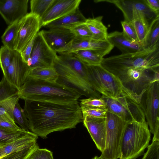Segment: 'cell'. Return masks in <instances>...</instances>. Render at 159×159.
<instances>
[{"mask_svg":"<svg viewBox=\"0 0 159 159\" xmlns=\"http://www.w3.org/2000/svg\"><path fill=\"white\" fill-rule=\"evenodd\" d=\"M24 110L30 131L43 139L53 132L75 128L83 122L78 102L61 103L25 100Z\"/></svg>","mask_w":159,"mask_h":159,"instance_id":"cell-1","label":"cell"},{"mask_svg":"<svg viewBox=\"0 0 159 159\" xmlns=\"http://www.w3.org/2000/svg\"><path fill=\"white\" fill-rule=\"evenodd\" d=\"M53 67L58 75L57 82L73 88L87 97L100 98L90 84L87 66L72 53L58 55Z\"/></svg>","mask_w":159,"mask_h":159,"instance_id":"cell-2","label":"cell"},{"mask_svg":"<svg viewBox=\"0 0 159 159\" xmlns=\"http://www.w3.org/2000/svg\"><path fill=\"white\" fill-rule=\"evenodd\" d=\"M20 98L25 100L69 103L78 102L82 95L64 84L27 79L18 90Z\"/></svg>","mask_w":159,"mask_h":159,"instance_id":"cell-3","label":"cell"},{"mask_svg":"<svg viewBox=\"0 0 159 159\" xmlns=\"http://www.w3.org/2000/svg\"><path fill=\"white\" fill-rule=\"evenodd\" d=\"M87 66L90 84L97 92L122 103L130 99L140 104L141 98L125 87L115 75L101 65Z\"/></svg>","mask_w":159,"mask_h":159,"instance_id":"cell-4","label":"cell"},{"mask_svg":"<svg viewBox=\"0 0 159 159\" xmlns=\"http://www.w3.org/2000/svg\"><path fill=\"white\" fill-rule=\"evenodd\" d=\"M101 65L109 72L131 68H159V42L135 52L103 58Z\"/></svg>","mask_w":159,"mask_h":159,"instance_id":"cell-5","label":"cell"},{"mask_svg":"<svg viewBox=\"0 0 159 159\" xmlns=\"http://www.w3.org/2000/svg\"><path fill=\"white\" fill-rule=\"evenodd\" d=\"M151 132L146 120L128 123L123 135L120 159H136L144 153L149 146Z\"/></svg>","mask_w":159,"mask_h":159,"instance_id":"cell-6","label":"cell"},{"mask_svg":"<svg viewBox=\"0 0 159 159\" xmlns=\"http://www.w3.org/2000/svg\"><path fill=\"white\" fill-rule=\"evenodd\" d=\"M159 68H131L110 72L118 77L125 87L142 98L151 84L159 81Z\"/></svg>","mask_w":159,"mask_h":159,"instance_id":"cell-7","label":"cell"},{"mask_svg":"<svg viewBox=\"0 0 159 159\" xmlns=\"http://www.w3.org/2000/svg\"><path fill=\"white\" fill-rule=\"evenodd\" d=\"M106 119L105 146L100 157L103 159L120 158L122 138L125 128L129 122L108 111Z\"/></svg>","mask_w":159,"mask_h":159,"instance_id":"cell-8","label":"cell"},{"mask_svg":"<svg viewBox=\"0 0 159 159\" xmlns=\"http://www.w3.org/2000/svg\"><path fill=\"white\" fill-rule=\"evenodd\" d=\"M159 81L151 84L143 94L140 105L144 112L152 141L159 140Z\"/></svg>","mask_w":159,"mask_h":159,"instance_id":"cell-9","label":"cell"},{"mask_svg":"<svg viewBox=\"0 0 159 159\" xmlns=\"http://www.w3.org/2000/svg\"><path fill=\"white\" fill-rule=\"evenodd\" d=\"M57 53L46 42L40 31L36 35L27 64L31 70L37 68L53 67Z\"/></svg>","mask_w":159,"mask_h":159,"instance_id":"cell-10","label":"cell"},{"mask_svg":"<svg viewBox=\"0 0 159 159\" xmlns=\"http://www.w3.org/2000/svg\"><path fill=\"white\" fill-rule=\"evenodd\" d=\"M101 98L105 102L107 111L124 120L140 122L146 120L144 112L140 104L134 101L131 100L122 103L103 95Z\"/></svg>","mask_w":159,"mask_h":159,"instance_id":"cell-11","label":"cell"},{"mask_svg":"<svg viewBox=\"0 0 159 159\" xmlns=\"http://www.w3.org/2000/svg\"><path fill=\"white\" fill-rule=\"evenodd\" d=\"M40 19L37 16L28 13L21 19L15 43L14 50L21 53L36 36L40 28Z\"/></svg>","mask_w":159,"mask_h":159,"instance_id":"cell-12","label":"cell"},{"mask_svg":"<svg viewBox=\"0 0 159 159\" xmlns=\"http://www.w3.org/2000/svg\"><path fill=\"white\" fill-rule=\"evenodd\" d=\"M30 70L20 53L15 50L11 62L3 76L19 90L26 81Z\"/></svg>","mask_w":159,"mask_h":159,"instance_id":"cell-13","label":"cell"},{"mask_svg":"<svg viewBox=\"0 0 159 159\" xmlns=\"http://www.w3.org/2000/svg\"><path fill=\"white\" fill-rule=\"evenodd\" d=\"M81 0H55L40 19L41 27L75 11L79 8Z\"/></svg>","mask_w":159,"mask_h":159,"instance_id":"cell-14","label":"cell"},{"mask_svg":"<svg viewBox=\"0 0 159 159\" xmlns=\"http://www.w3.org/2000/svg\"><path fill=\"white\" fill-rule=\"evenodd\" d=\"M29 0H0V14L9 25L20 20L27 13Z\"/></svg>","mask_w":159,"mask_h":159,"instance_id":"cell-15","label":"cell"},{"mask_svg":"<svg viewBox=\"0 0 159 159\" xmlns=\"http://www.w3.org/2000/svg\"><path fill=\"white\" fill-rule=\"evenodd\" d=\"M84 125L86 128L97 148L102 152L106 144V126L105 118L88 116L83 117Z\"/></svg>","mask_w":159,"mask_h":159,"instance_id":"cell-16","label":"cell"},{"mask_svg":"<svg viewBox=\"0 0 159 159\" xmlns=\"http://www.w3.org/2000/svg\"><path fill=\"white\" fill-rule=\"evenodd\" d=\"M40 32L48 45L56 52L75 38L70 30L65 28H51L48 30H42Z\"/></svg>","mask_w":159,"mask_h":159,"instance_id":"cell-17","label":"cell"},{"mask_svg":"<svg viewBox=\"0 0 159 159\" xmlns=\"http://www.w3.org/2000/svg\"><path fill=\"white\" fill-rule=\"evenodd\" d=\"M107 39L122 53L135 52L145 49L140 43L133 42L127 39L122 32L115 31L108 34Z\"/></svg>","mask_w":159,"mask_h":159,"instance_id":"cell-18","label":"cell"},{"mask_svg":"<svg viewBox=\"0 0 159 159\" xmlns=\"http://www.w3.org/2000/svg\"><path fill=\"white\" fill-rule=\"evenodd\" d=\"M38 136L29 131L26 134L19 138L9 143L0 146V157L21 150L34 141Z\"/></svg>","mask_w":159,"mask_h":159,"instance_id":"cell-19","label":"cell"},{"mask_svg":"<svg viewBox=\"0 0 159 159\" xmlns=\"http://www.w3.org/2000/svg\"><path fill=\"white\" fill-rule=\"evenodd\" d=\"M86 19L78 8L72 13L51 22L45 26L49 29L56 28L68 29L76 25L85 22Z\"/></svg>","mask_w":159,"mask_h":159,"instance_id":"cell-20","label":"cell"},{"mask_svg":"<svg viewBox=\"0 0 159 159\" xmlns=\"http://www.w3.org/2000/svg\"><path fill=\"white\" fill-rule=\"evenodd\" d=\"M102 16L87 19L84 22L92 35V39L100 40L107 39V28L102 21Z\"/></svg>","mask_w":159,"mask_h":159,"instance_id":"cell-21","label":"cell"},{"mask_svg":"<svg viewBox=\"0 0 159 159\" xmlns=\"http://www.w3.org/2000/svg\"><path fill=\"white\" fill-rule=\"evenodd\" d=\"M58 78L57 73L55 69L52 67L33 69L30 70L27 80H39L55 82H57Z\"/></svg>","mask_w":159,"mask_h":159,"instance_id":"cell-22","label":"cell"},{"mask_svg":"<svg viewBox=\"0 0 159 159\" xmlns=\"http://www.w3.org/2000/svg\"><path fill=\"white\" fill-rule=\"evenodd\" d=\"M72 53L82 62L89 66L101 65L103 58L96 52L91 50H79Z\"/></svg>","mask_w":159,"mask_h":159,"instance_id":"cell-23","label":"cell"},{"mask_svg":"<svg viewBox=\"0 0 159 159\" xmlns=\"http://www.w3.org/2000/svg\"><path fill=\"white\" fill-rule=\"evenodd\" d=\"M21 19L8 25L1 36L3 46L14 50L15 43L21 24Z\"/></svg>","mask_w":159,"mask_h":159,"instance_id":"cell-24","label":"cell"},{"mask_svg":"<svg viewBox=\"0 0 159 159\" xmlns=\"http://www.w3.org/2000/svg\"><path fill=\"white\" fill-rule=\"evenodd\" d=\"M159 42V16H158L150 23L143 45L145 49L152 47Z\"/></svg>","mask_w":159,"mask_h":159,"instance_id":"cell-25","label":"cell"},{"mask_svg":"<svg viewBox=\"0 0 159 159\" xmlns=\"http://www.w3.org/2000/svg\"><path fill=\"white\" fill-rule=\"evenodd\" d=\"M20 99L19 96L17 94L0 102V117L12 123H15L13 117V111L15 105L18 102Z\"/></svg>","mask_w":159,"mask_h":159,"instance_id":"cell-26","label":"cell"},{"mask_svg":"<svg viewBox=\"0 0 159 159\" xmlns=\"http://www.w3.org/2000/svg\"><path fill=\"white\" fill-rule=\"evenodd\" d=\"M55 0H31L30 13L37 16L41 19Z\"/></svg>","mask_w":159,"mask_h":159,"instance_id":"cell-27","label":"cell"},{"mask_svg":"<svg viewBox=\"0 0 159 159\" xmlns=\"http://www.w3.org/2000/svg\"><path fill=\"white\" fill-rule=\"evenodd\" d=\"M13 117L14 122L17 123L21 129L29 131L28 119L24 110L21 107L18 102L14 106Z\"/></svg>","mask_w":159,"mask_h":159,"instance_id":"cell-28","label":"cell"},{"mask_svg":"<svg viewBox=\"0 0 159 159\" xmlns=\"http://www.w3.org/2000/svg\"><path fill=\"white\" fill-rule=\"evenodd\" d=\"M29 131H14L0 128V146L11 142L25 135Z\"/></svg>","mask_w":159,"mask_h":159,"instance_id":"cell-29","label":"cell"},{"mask_svg":"<svg viewBox=\"0 0 159 159\" xmlns=\"http://www.w3.org/2000/svg\"><path fill=\"white\" fill-rule=\"evenodd\" d=\"M18 90L3 76L0 82V102L18 94Z\"/></svg>","mask_w":159,"mask_h":159,"instance_id":"cell-30","label":"cell"},{"mask_svg":"<svg viewBox=\"0 0 159 159\" xmlns=\"http://www.w3.org/2000/svg\"><path fill=\"white\" fill-rule=\"evenodd\" d=\"M15 50L4 46L0 48V68L3 74L10 66L12 60Z\"/></svg>","mask_w":159,"mask_h":159,"instance_id":"cell-31","label":"cell"},{"mask_svg":"<svg viewBox=\"0 0 159 159\" xmlns=\"http://www.w3.org/2000/svg\"><path fill=\"white\" fill-rule=\"evenodd\" d=\"M37 147L36 144L32 143L23 148L9 154L1 159H27L31 153Z\"/></svg>","mask_w":159,"mask_h":159,"instance_id":"cell-32","label":"cell"},{"mask_svg":"<svg viewBox=\"0 0 159 159\" xmlns=\"http://www.w3.org/2000/svg\"><path fill=\"white\" fill-rule=\"evenodd\" d=\"M68 29L74 34L76 39H85L92 38L91 33L84 22L72 26Z\"/></svg>","mask_w":159,"mask_h":159,"instance_id":"cell-33","label":"cell"},{"mask_svg":"<svg viewBox=\"0 0 159 159\" xmlns=\"http://www.w3.org/2000/svg\"><path fill=\"white\" fill-rule=\"evenodd\" d=\"M82 116L105 118L107 112L106 107H80Z\"/></svg>","mask_w":159,"mask_h":159,"instance_id":"cell-34","label":"cell"},{"mask_svg":"<svg viewBox=\"0 0 159 159\" xmlns=\"http://www.w3.org/2000/svg\"><path fill=\"white\" fill-rule=\"evenodd\" d=\"M121 24L123 29L122 33L125 36L133 42L140 43L135 29L131 22L124 20L121 21Z\"/></svg>","mask_w":159,"mask_h":159,"instance_id":"cell-35","label":"cell"},{"mask_svg":"<svg viewBox=\"0 0 159 159\" xmlns=\"http://www.w3.org/2000/svg\"><path fill=\"white\" fill-rule=\"evenodd\" d=\"M141 159H159V140L152 141Z\"/></svg>","mask_w":159,"mask_h":159,"instance_id":"cell-36","label":"cell"},{"mask_svg":"<svg viewBox=\"0 0 159 159\" xmlns=\"http://www.w3.org/2000/svg\"><path fill=\"white\" fill-rule=\"evenodd\" d=\"M27 159H54L52 152L46 148L38 147L34 149Z\"/></svg>","mask_w":159,"mask_h":159,"instance_id":"cell-37","label":"cell"},{"mask_svg":"<svg viewBox=\"0 0 159 159\" xmlns=\"http://www.w3.org/2000/svg\"><path fill=\"white\" fill-rule=\"evenodd\" d=\"M80 107H106L104 101L101 98L90 97L80 100Z\"/></svg>","mask_w":159,"mask_h":159,"instance_id":"cell-38","label":"cell"},{"mask_svg":"<svg viewBox=\"0 0 159 159\" xmlns=\"http://www.w3.org/2000/svg\"><path fill=\"white\" fill-rule=\"evenodd\" d=\"M35 36L31 41L25 49L20 53L22 59L27 63L30 57Z\"/></svg>","mask_w":159,"mask_h":159,"instance_id":"cell-39","label":"cell"},{"mask_svg":"<svg viewBox=\"0 0 159 159\" xmlns=\"http://www.w3.org/2000/svg\"><path fill=\"white\" fill-rule=\"evenodd\" d=\"M149 8L157 15L159 16V0H144Z\"/></svg>","mask_w":159,"mask_h":159,"instance_id":"cell-40","label":"cell"},{"mask_svg":"<svg viewBox=\"0 0 159 159\" xmlns=\"http://www.w3.org/2000/svg\"><path fill=\"white\" fill-rule=\"evenodd\" d=\"M106 0H96V1H95L94 2H106ZM158 16H159L157 15V16L155 18L157 17ZM154 19H153L152 21H148L150 23Z\"/></svg>","mask_w":159,"mask_h":159,"instance_id":"cell-41","label":"cell"},{"mask_svg":"<svg viewBox=\"0 0 159 159\" xmlns=\"http://www.w3.org/2000/svg\"><path fill=\"white\" fill-rule=\"evenodd\" d=\"M92 159H103L100 157H98V156H96L93 158Z\"/></svg>","mask_w":159,"mask_h":159,"instance_id":"cell-42","label":"cell"},{"mask_svg":"<svg viewBox=\"0 0 159 159\" xmlns=\"http://www.w3.org/2000/svg\"><path fill=\"white\" fill-rule=\"evenodd\" d=\"M4 157H0V159H2V158H3Z\"/></svg>","mask_w":159,"mask_h":159,"instance_id":"cell-43","label":"cell"}]
</instances>
